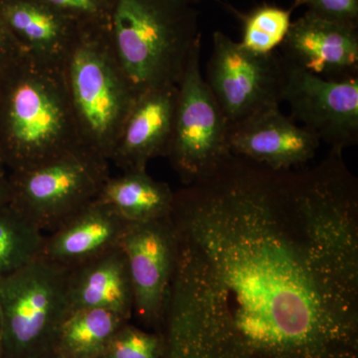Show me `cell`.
I'll use <instances>...</instances> for the list:
<instances>
[{"label": "cell", "mask_w": 358, "mask_h": 358, "mask_svg": "<svg viewBox=\"0 0 358 358\" xmlns=\"http://www.w3.org/2000/svg\"><path fill=\"white\" fill-rule=\"evenodd\" d=\"M164 358H358V180L343 154L231 155L174 192Z\"/></svg>", "instance_id": "1"}, {"label": "cell", "mask_w": 358, "mask_h": 358, "mask_svg": "<svg viewBox=\"0 0 358 358\" xmlns=\"http://www.w3.org/2000/svg\"><path fill=\"white\" fill-rule=\"evenodd\" d=\"M80 145L61 67L23 52L0 72V155L7 171L32 169Z\"/></svg>", "instance_id": "2"}, {"label": "cell", "mask_w": 358, "mask_h": 358, "mask_svg": "<svg viewBox=\"0 0 358 358\" xmlns=\"http://www.w3.org/2000/svg\"><path fill=\"white\" fill-rule=\"evenodd\" d=\"M109 37L136 96L178 85L201 42L199 14L180 0H115Z\"/></svg>", "instance_id": "3"}, {"label": "cell", "mask_w": 358, "mask_h": 358, "mask_svg": "<svg viewBox=\"0 0 358 358\" xmlns=\"http://www.w3.org/2000/svg\"><path fill=\"white\" fill-rule=\"evenodd\" d=\"M61 71L81 145L110 162L138 96L115 57L109 28L80 27Z\"/></svg>", "instance_id": "4"}, {"label": "cell", "mask_w": 358, "mask_h": 358, "mask_svg": "<svg viewBox=\"0 0 358 358\" xmlns=\"http://www.w3.org/2000/svg\"><path fill=\"white\" fill-rule=\"evenodd\" d=\"M69 268L40 255L0 280L1 358H36L53 350L69 313Z\"/></svg>", "instance_id": "5"}, {"label": "cell", "mask_w": 358, "mask_h": 358, "mask_svg": "<svg viewBox=\"0 0 358 358\" xmlns=\"http://www.w3.org/2000/svg\"><path fill=\"white\" fill-rule=\"evenodd\" d=\"M109 160L83 145L44 164L9 173V204L42 232L55 230L98 199Z\"/></svg>", "instance_id": "6"}, {"label": "cell", "mask_w": 358, "mask_h": 358, "mask_svg": "<svg viewBox=\"0 0 358 358\" xmlns=\"http://www.w3.org/2000/svg\"><path fill=\"white\" fill-rule=\"evenodd\" d=\"M195 45L178 85L173 133L166 157L183 185L210 176L230 157L229 126L200 70Z\"/></svg>", "instance_id": "7"}, {"label": "cell", "mask_w": 358, "mask_h": 358, "mask_svg": "<svg viewBox=\"0 0 358 358\" xmlns=\"http://www.w3.org/2000/svg\"><path fill=\"white\" fill-rule=\"evenodd\" d=\"M284 71V60L275 51L254 53L223 32H214L205 81L229 128L279 107Z\"/></svg>", "instance_id": "8"}, {"label": "cell", "mask_w": 358, "mask_h": 358, "mask_svg": "<svg viewBox=\"0 0 358 358\" xmlns=\"http://www.w3.org/2000/svg\"><path fill=\"white\" fill-rule=\"evenodd\" d=\"M284 60V59H282ZM282 101L291 119L343 154L358 143V77L329 80L284 60Z\"/></svg>", "instance_id": "9"}, {"label": "cell", "mask_w": 358, "mask_h": 358, "mask_svg": "<svg viewBox=\"0 0 358 358\" xmlns=\"http://www.w3.org/2000/svg\"><path fill=\"white\" fill-rule=\"evenodd\" d=\"M134 294V315L148 331L162 334L176 263L169 216L129 223L121 242Z\"/></svg>", "instance_id": "10"}, {"label": "cell", "mask_w": 358, "mask_h": 358, "mask_svg": "<svg viewBox=\"0 0 358 358\" xmlns=\"http://www.w3.org/2000/svg\"><path fill=\"white\" fill-rule=\"evenodd\" d=\"M289 64L329 80L358 77V25L308 11L292 21L280 45Z\"/></svg>", "instance_id": "11"}, {"label": "cell", "mask_w": 358, "mask_h": 358, "mask_svg": "<svg viewBox=\"0 0 358 358\" xmlns=\"http://www.w3.org/2000/svg\"><path fill=\"white\" fill-rule=\"evenodd\" d=\"M228 145L232 155L286 171L305 166L317 154L320 141L275 107L231 127Z\"/></svg>", "instance_id": "12"}, {"label": "cell", "mask_w": 358, "mask_h": 358, "mask_svg": "<svg viewBox=\"0 0 358 358\" xmlns=\"http://www.w3.org/2000/svg\"><path fill=\"white\" fill-rule=\"evenodd\" d=\"M178 85L140 94L110 157L122 171H145L155 157H166L178 102Z\"/></svg>", "instance_id": "13"}, {"label": "cell", "mask_w": 358, "mask_h": 358, "mask_svg": "<svg viewBox=\"0 0 358 358\" xmlns=\"http://www.w3.org/2000/svg\"><path fill=\"white\" fill-rule=\"evenodd\" d=\"M129 222L99 199L45 234L41 256L71 268L121 246Z\"/></svg>", "instance_id": "14"}, {"label": "cell", "mask_w": 358, "mask_h": 358, "mask_svg": "<svg viewBox=\"0 0 358 358\" xmlns=\"http://www.w3.org/2000/svg\"><path fill=\"white\" fill-rule=\"evenodd\" d=\"M0 17L23 52L59 67L82 27L40 0H0Z\"/></svg>", "instance_id": "15"}, {"label": "cell", "mask_w": 358, "mask_h": 358, "mask_svg": "<svg viewBox=\"0 0 358 358\" xmlns=\"http://www.w3.org/2000/svg\"><path fill=\"white\" fill-rule=\"evenodd\" d=\"M69 312L103 308L131 320L134 294L128 264L121 246L69 268Z\"/></svg>", "instance_id": "16"}, {"label": "cell", "mask_w": 358, "mask_h": 358, "mask_svg": "<svg viewBox=\"0 0 358 358\" xmlns=\"http://www.w3.org/2000/svg\"><path fill=\"white\" fill-rule=\"evenodd\" d=\"M96 199L109 205L127 222H148L171 215L174 192L167 183L152 178L147 169L129 171L110 176Z\"/></svg>", "instance_id": "17"}, {"label": "cell", "mask_w": 358, "mask_h": 358, "mask_svg": "<svg viewBox=\"0 0 358 358\" xmlns=\"http://www.w3.org/2000/svg\"><path fill=\"white\" fill-rule=\"evenodd\" d=\"M128 322L103 308L71 310L59 327L53 350L67 358H100L115 331Z\"/></svg>", "instance_id": "18"}, {"label": "cell", "mask_w": 358, "mask_h": 358, "mask_svg": "<svg viewBox=\"0 0 358 358\" xmlns=\"http://www.w3.org/2000/svg\"><path fill=\"white\" fill-rule=\"evenodd\" d=\"M45 233L10 204L0 207V280L41 255Z\"/></svg>", "instance_id": "19"}, {"label": "cell", "mask_w": 358, "mask_h": 358, "mask_svg": "<svg viewBox=\"0 0 358 358\" xmlns=\"http://www.w3.org/2000/svg\"><path fill=\"white\" fill-rule=\"evenodd\" d=\"M228 8L242 23L239 43L258 54L272 53L280 47L289 31L294 11L270 3L260 4L243 13L231 6Z\"/></svg>", "instance_id": "20"}, {"label": "cell", "mask_w": 358, "mask_h": 358, "mask_svg": "<svg viewBox=\"0 0 358 358\" xmlns=\"http://www.w3.org/2000/svg\"><path fill=\"white\" fill-rule=\"evenodd\" d=\"M100 358H164V336L126 322L115 331Z\"/></svg>", "instance_id": "21"}, {"label": "cell", "mask_w": 358, "mask_h": 358, "mask_svg": "<svg viewBox=\"0 0 358 358\" xmlns=\"http://www.w3.org/2000/svg\"><path fill=\"white\" fill-rule=\"evenodd\" d=\"M82 27L109 28L115 0H40Z\"/></svg>", "instance_id": "22"}, {"label": "cell", "mask_w": 358, "mask_h": 358, "mask_svg": "<svg viewBox=\"0 0 358 358\" xmlns=\"http://www.w3.org/2000/svg\"><path fill=\"white\" fill-rule=\"evenodd\" d=\"M301 6L329 20L358 25V0H294L291 8Z\"/></svg>", "instance_id": "23"}, {"label": "cell", "mask_w": 358, "mask_h": 358, "mask_svg": "<svg viewBox=\"0 0 358 358\" xmlns=\"http://www.w3.org/2000/svg\"><path fill=\"white\" fill-rule=\"evenodd\" d=\"M23 53L8 28L0 17V72Z\"/></svg>", "instance_id": "24"}, {"label": "cell", "mask_w": 358, "mask_h": 358, "mask_svg": "<svg viewBox=\"0 0 358 358\" xmlns=\"http://www.w3.org/2000/svg\"><path fill=\"white\" fill-rule=\"evenodd\" d=\"M10 192H9L8 179L0 181V207L9 203Z\"/></svg>", "instance_id": "25"}, {"label": "cell", "mask_w": 358, "mask_h": 358, "mask_svg": "<svg viewBox=\"0 0 358 358\" xmlns=\"http://www.w3.org/2000/svg\"><path fill=\"white\" fill-rule=\"evenodd\" d=\"M7 176H8V171H7V169L6 164H4L3 159H2L1 155H0V181L6 179Z\"/></svg>", "instance_id": "26"}, {"label": "cell", "mask_w": 358, "mask_h": 358, "mask_svg": "<svg viewBox=\"0 0 358 358\" xmlns=\"http://www.w3.org/2000/svg\"><path fill=\"white\" fill-rule=\"evenodd\" d=\"M36 358H67L63 357V355H59L58 352H54V350H50V352L44 353V355H40V357Z\"/></svg>", "instance_id": "27"}, {"label": "cell", "mask_w": 358, "mask_h": 358, "mask_svg": "<svg viewBox=\"0 0 358 358\" xmlns=\"http://www.w3.org/2000/svg\"><path fill=\"white\" fill-rule=\"evenodd\" d=\"M2 336H3V322H2L1 307H0V358L2 355Z\"/></svg>", "instance_id": "28"}, {"label": "cell", "mask_w": 358, "mask_h": 358, "mask_svg": "<svg viewBox=\"0 0 358 358\" xmlns=\"http://www.w3.org/2000/svg\"><path fill=\"white\" fill-rule=\"evenodd\" d=\"M180 1L185 2L186 4L194 6L195 4L200 3V2L205 1V0H180Z\"/></svg>", "instance_id": "29"}]
</instances>
